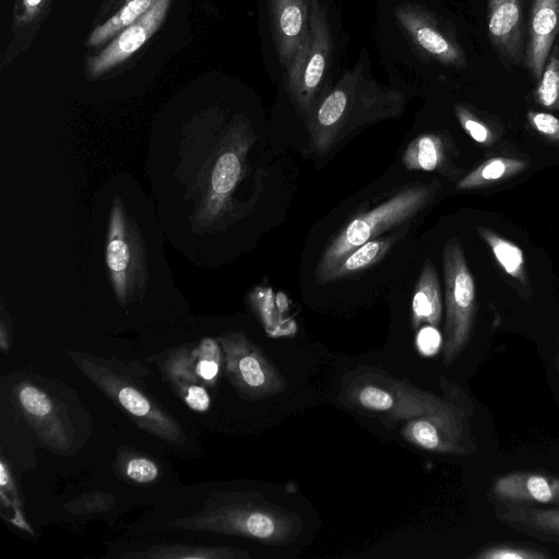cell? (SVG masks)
I'll use <instances>...</instances> for the list:
<instances>
[{
  "label": "cell",
  "mask_w": 559,
  "mask_h": 559,
  "mask_svg": "<svg viewBox=\"0 0 559 559\" xmlns=\"http://www.w3.org/2000/svg\"><path fill=\"white\" fill-rule=\"evenodd\" d=\"M198 360L195 362V373L206 383H214L221 364V352L218 341L212 337H204L197 350Z\"/></svg>",
  "instance_id": "cell-28"
},
{
  "label": "cell",
  "mask_w": 559,
  "mask_h": 559,
  "mask_svg": "<svg viewBox=\"0 0 559 559\" xmlns=\"http://www.w3.org/2000/svg\"><path fill=\"white\" fill-rule=\"evenodd\" d=\"M433 188L424 183L408 186L350 219L324 250L317 265V282L329 283L333 271L348 253L416 215L430 201Z\"/></svg>",
  "instance_id": "cell-5"
},
{
  "label": "cell",
  "mask_w": 559,
  "mask_h": 559,
  "mask_svg": "<svg viewBox=\"0 0 559 559\" xmlns=\"http://www.w3.org/2000/svg\"><path fill=\"white\" fill-rule=\"evenodd\" d=\"M216 497L201 514L180 520L178 525L276 546L290 544L302 530L297 513L269 502L259 492H226Z\"/></svg>",
  "instance_id": "cell-3"
},
{
  "label": "cell",
  "mask_w": 559,
  "mask_h": 559,
  "mask_svg": "<svg viewBox=\"0 0 559 559\" xmlns=\"http://www.w3.org/2000/svg\"><path fill=\"white\" fill-rule=\"evenodd\" d=\"M127 475L136 483L146 484L158 476L156 464L145 457H134L127 465Z\"/></svg>",
  "instance_id": "cell-30"
},
{
  "label": "cell",
  "mask_w": 559,
  "mask_h": 559,
  "mask_svg": "<svg viewBox=\"0 0 559 559\" xmlns=\"http://www.w3.org/2000/svg\"><path fill=\"white\" fill-rule=\"evenodd\" d=\"M493 492L499 499L515 503L559 502V478L515 472L496 479Z\"/></svg>",
  "instance_id": "cell-16"
},
{
  "label": "cell",
  "mask_w": 559,
  "mask_h": 559,
  "mask_svg": "<svg viewBox=\"0 0 559 559\" xmlns=\"http://www.w3.org/2000/svg\"><path fill=\"white\" fill-rule=\"evenodd\" d=\"M478 234L490 246L491 251L506 273L523 281L524 257L522 250L511 241L500 237L488 228L478 227Z\"/></svg>",
  "instance_id": "cell-23"
},
{
  "label": "cell",
  "mask_w": 559,
  "mask_h": 559,
  "mask_svg": "<svg viewBox=\"0 0 559 559\" xmlns=\"http://www.w3.org/2000/svg\"><path fill=\"white\" fill-rule=\"evenodd\" d=\"M456 116L465 131L478 143H485L489 138V131L486 126L478 120L464 107L455 108Z\"/></svg>",
  "instance_id": "cell-31"
},
{
  "label": "cell",
  "mask_w": 559,
  "mask_h": 559,
  "mask_svg": "<svg viewBox=\"0 0 559 559\" xmlns=\"http://www.w3.org/2000/svg\"><path fill=\"white\" fill-rule=\"evenodd\" d=\"M442 267L445 286L442 359L444 365H450L469 340L475 311V284L457 238L444 243Z\"/></svg>",
  "instance_id": "cell-6"
},
{
  "label": "cell",
  "mask_w": 559,
  "mask_h": 559,
  "mask_svg": "<svg viewBox=\"0 0 559 559\" xmlns=\"http://www.w3.org/2000/svg\"><path fill=\"white\" fill-rule=\"evenodd\" d=\"M186 404L195 412H205L210 407V396L206 390L197 382L181 391Z\"/></svg>",
  "instance_id": "cell-32"
},
{
  "label": "cell",
  "mask_w": 559,
  "mask_h": 559,
  "mask_svg": "<svg viewBox=\"0 0 559 559\" xmlns=\"http://www.w3.org/2000/svg\"><path fill=\"white\" fill-rule=\"evenodd\" d=\"M488 35L508 62L522 59V0H488Z\"/></svg>",
  "instance_id": "cell-15"
},
{
  "label": "cell",
  "mask_w": 559,
  "mask_h": 559,
  "mask_svg": "<svg viewBox=\"0 0 559 559\" xmlns=\"http://www.w3.org/2000/svg\"><path fill=\"white\" fill-rule=\"evenodd\" d=\"M168 4L169 0H153L144 14L128 26L98 56L88 60L91 73L99 75L138 50L157 28Z\"/></svg>",
  "instance_id": "cell-12"
},
{
  "label": "cell",
  "mask_w": 559,
  "mask_h": 559,
  "mask_svg": "<svg viewBox=\"0 0 559 559\" xmlns=\"http://www.w3.org/2000/svg\"><path fill=\"white\" fill-rule=\"evenodd\" d=\"M474 558L477 559H544L549 555L537 548L496 545L477 552Z\"/></svg>",
  "instance_id": "cell-29"
},
{
  "label": "cell",
  "mask_w": 559,
  "mask_h": 559,
  "mask_svg": "<svg viewBox=\"0 0 559 559\" xmlns=\"http://www.w3.org/2000/svg\"><path fill=\"white\" fill-rule=\"evenodd\" d=\"M41 0H25V3L29 7V8H34L36 5H38L40 3Z\"/></svg>",
  "instance_id": "cell-35"
},
{
  "label": "cell",
  "mask_w": 559,
  "mask_h": 559,
  "mask_svg": "<svg viewBox=\"0 0 559 559\" xmlns=\"http://www.w3.org/2000/svg\"><path fill=\"white\" fill-rule=\"evenodd\" d=\"M310 0H271V24L281 64L287 69L304 41Z\"/></svg>",
  "instance_id": "cell-13"
},
{
  "label": "cell",
  "mask_w": 559,
  "mask_h": 559,
  "mask_svg": "<svg viewBox=\"0 0 559 559\" xmlns=\"http://www.w3.org/2000/svg\"><path fill=\"white\" fill-rule=\"evenodd\" d=\"M403 438L411 444L454 455H467L474 450L466 409L453 397L442 409L406 420Z\"/></svg>",
  "instance_id": "cell-10"
},
{
  "label": "cell",
  "mask_w": 559,
  "mask_h": 559,
  "mask_svg": "<svg viewBox=\"0 0 559 559\" xmlns=\"http://www.w3.org/2000/svg\"><path fill=\"white\" fill-rule=\"evenodd\" d=\"M394 14L409 40L419 50L445 66H466L461 46L428 11L416 4H402L395 8Z\"/></svg>",
  "instance_id": "cell-11"
},
{
  "label": "cell",
  "mask_w": 559,
  "mask_h": 559,
  "mask_svg": "<svg viewBox=\"0 0 559 559\" xmlns=\"http://www.w3.org/2000/svg\"><path fill=\"white\" fill-rule=\"evenodd\" d=\"M502 519L534 533L559 537V509L512 506Z\"/></svg>",
  "instance_id": "cell-22"
},
{
  "label": "cell",
  "mask_w": 559,
  "mask_h": 559,
  "mask_svg": "<svg viewBox=\"0 0 559 559\" xmlns=\"http://www.w3.org/2000/svg\"><path fill=\"white\" fill-rule=\"evenodd\" d=\"M153 0H129L111 19L96 27L90 36L88 45H99L121 28L131 25L151 7Z\"/></svg>",
  "instance_id": "cell-24"
},
{
  "label": "cell",
  "mask_w": 559,
  "mask_h": 559,
  "mask_svg": "<svg viewBox=\"0 0 559 559\" xmlns=\"http://www.w3.org/2000/svg\"><path fill=\"white\" fill-rule=\"evenodd\" d=\"M124 558H206V559H234L249 558V554L231 547H195L186 545L154 546L144 552L126 554Z\"/></svg>",
  "instance_id": "cell-19"
},
{
  "label": "cell",
  "mask_w": 559,
  "mask_h": 559,
  "mask_svg": "<svg viewBox=\"0 0 559 559\" xmlns=\"http://www.w3.org/2000/svg\"><path fill=\"white\" fill-rule=\"evenodd\" d=\"M559 32V0H534L524 62L535 80L544 71Z\"/></svg>",
  "instance_id": "cell-14"
},
{
  "label": "cell",
  "mask_w": 559,
  "mask_h": 559,
  "mask_svg": "<svg viewBox=\"0 0 559 559\" xmlns=\"http://www.w3.org/2000/svg\"><path fill=\"white\" fill-rule=\"evenodd\" d=\"M395 237L371 239L348 253L333 271L330 282L358 273L378 262L391 248Z\"/></svg>",
  "instance_id": "cell-21"
},
{
  "label": "cell",
  "mask_w": 559,
  "mask_h": 559,
  "mask_svg": "<svg viewBox=\"0 0 559 559\" xmlns=\"http://www.w3.org/2000/svg\"><path fill=\"white\" fill-rule=\"evenodd\" d=\"M226 361V373L248 400H261L281 393L286 380L276 366L242 332H229L217 338Z\"/></svg>",
  "instance_id": "cell-9"
},
{
  "label": "cell",
  "mask_w": 559,
  "mask_h": 559,
  "mask_svg": "<svg viewBox=\"0 0 559 559\" xmlns=\"http://www.w3.org/2000/svg\"><path fill=\"white\" fill-rule=\"evenodd\" d=\"M281 295L275 296L271 288L262 287H257L250 294V302L260 317L265 331L274 336L280 335L277 309L285 304V298L280 302Z\"/></svg>",
  "instance_id": "cell-27"
},
{
  "label": "cell",
  "mask_w": 559,
  "mask_h": 559,
  "mask_svg": "<svg viewBox=\"0 0 559 559\" xmlns=\"http://www.w3.org/2000/svg\"><path fill=\"white\" fill-rule=\"evenodd\" d=\"M19 406L26 418L41 431L46 429L45 437L48 440L55 439L60 441L58 433L63 437L60 431L61 423L58 417L57 408L50 396L38 386L24 383L17 390Z\"/></svg>",
  "instance_id": "cell-18"
},
{
  "label": "cell",
  "mask_w": 559,
  "mask_h": 559,
  "mask_svg": "<svg viewBox=\"0 0 559 559\" xmlns=\"http://www.w3.org/2000/svg\"><path fill=\"white\" fill-rule=\"evenodd\" d=\"M332 52L326 12L320 0H310L309 27L294 59L286 69V86L297 108L308 116L324 79Z\"/></svg>",
  "instance_id": "cell-8"
},
{
  "label": "cell",
  "mask_w": 559,
  "mask_h": 559,
  "mask_svg": "<svg viewBox=\"0 0 559 559\" xmlns=\"http://www.w3.org/2000/svg\"><path fill=\"white\" fill-rule=\"evenodd\" d=\"M442 316V300L439 281L433 263L427 260L423 265L412 300V324L417 329L421 323L437 326Z\"/></svg>",
  "instance_id": "cell-17"
},
{
  "label": "cell",
  "mask_w": 559,
  "mask_h": 559,
  "mask_svg": "<svg viewBox=\"0 0 559 559\" xmlns=\"http://www.w3.org/2000/svg\"><path fill=\"white\" fill-rule=\"evenodd\" d=\"M536 98L545 107L559 106V46H554L538 80Z\"/></svg>",
  "instance_id": "cell-26"
},
{
  "label": "cell",
  "mask_w": 559,
  "mask_h": 559,
  "mask_svg": "<svg viewBox=\"0 0 559 559\" xmlns=\"http://www.w3.org/2000/svg\"><path fill=\"white\" fill-rule=\"evenodd\" d=\"M402 160L408 170H437L443 160V146L440 136L436 134L418 135L405 148Z\"/></svg>",
  "instance_id": "cell-20"
},
{
  "label": "cell",
  "mask_w": 559,
  "mask_h": 559,
  "mask_svg": "<svg viewBox=\"0 0 559 559\" xmlns=\"http://www.w3.org/2000/svg\"><path fill=\"white\" fill-rule=\"evenodd\" d=\"M403 103L400 92L368 79L358 63L309 112L310 146L318 155L326 154L356 128L395 116Z\"/></svg>",
  "instance_id": "cell-2"
},
{
  "label": "cell",
  "mask_w": 559,
  "mask_h": 559,
  "mask_svg": "<svg viewBox=\"0 0 559 559\" xmlns=\"http://www.w3.org/2000/svg\"><path fill=\"white\" fill-rule=\"evenodd\" d=\"M71 355L86 377L126 409L141 427L169 442H183L185 433L178 424L152 401L139 384L99 359L74 353Z\"/></svg>",
  "instance_id": "cell-7"
},
{
  "label": "cell",
  "mask_w": 559,
  "mask_h": 559,
  "mask_svg": "<svg viewBox=\"0 0 559 559\" xmlns=\"http://www.w3.org/2000/svg\"><path fill=\"white\" fill-rule=\"evenodd\" d=\"M528 120L542 133L559 139V119L547 112H528Z\"/></svg>",
  "instance_id": "cell-33"
},
{
  "label": "cell",
  "mask_w": 559,
  "mask_h": 559,
  "mask_svg": "<svg viewBox=\"0 0 559 559\" xmlns=\"http://www.w3.org/2000/svg\"><path fill=\"white\" fill-rule=\"evenodd\" d=\"M452 397L453 392L448 393V397H440L406 379L364 366L343 378L337 399L349 408L386 420H409L442 409Z\"/></svg>",
  "instance_id": "cell-4"
},
{
  "label": "cell",
  "mask_w": 559,
  "mask_h": 559,
  "mask_svg": "<svg viewBox=\"0 0 559 559\" xmlns=\"http://www.w3.org/2000/svg\"><path fill=\"white\" fill-rule=\"evenodd\" d=\"M524 167V163L511 158H491L465 176L459 183V189H471L487 182L499 180Z\"/></svg>",
  "instance_id": "cell-25"
},
{
  "label": "cell",
  "mask_w": 559,
  "mask_h": 559,
  "mask_svg": "<svg viewBox=\"0 0 559 559\" xmlns=\"http://www.w3.org/2000/svg\"><path fill=\"white\" fill-rule=\"evenodd\" d=\"M441 344V335L438 330L428 325L423 328L417 334V346L421 354H435Z\"/></svg>",
  "instance_id": "cell-34"
},
{
  "label": "cell",
  "mask_w": 559,
  "mask_h": 559,
  "mask_svg": "<svg viewBox=\"0 0 559 559\" xmlns=\"http://www.w3.org/2000/svg\"><path fill=\"white\" fill-rule=\"evenodd\" d=\"M165 239L151 195L130 175L111 177L93 201L88 288L122 309L177 293Z\"/></svg>",
  "instance_id": "cell-1"
}]
</instances>
